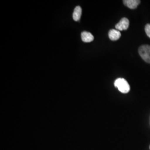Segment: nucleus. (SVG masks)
I'll return each instance as SVG.
<instances>
[{
	"label": "nucleus",
	"instance_id": "f257e3e1",
	"mask_svg": "<svg viewBox=\"0 0 150 150\" xmlns=\"http://www.w3.org/2000/svg\"><path fill=\"white\" fill-rule=\"evenodd\" d=\"M115 86L118 88V90L123 93H127L130 90V86L129 83L125 79L118 78L115 81Z\"/></svg>",
	"mask_w": 150,
	"mask_h": 150
},
{
	"label": "nucleus",
	"instance_id": "423d86ee",
	"mask_svg": "<svg viewBox=\"0 0 150 150\" xmlns=\"http://www.w3.org/2000/svg\"><path fill=\"white\" fill-rule=\"evenodd\" d=\"M81 39L84 42H91L94 40V37L91 33L85 31L81 33Z\"/></svg>",
	"mask_w": 150,
	"mask_h": 150
},
{
	"label": "nucleus",
	"instance_id": "f03ea898",
	"mask_svg": "<svg viewBox=\"0 0 150 150\" xmlns=\"http://www.w3.org/2000/svg\"><path fill=\"white\" fill-rule=\"evenodd\" d=\"M139 53L141 58L147 63L150 64V46L142 45L139 47Z\"/></svg>",
	"mask_w": 150,
	"mask_h": 150
},
{
	"label": "nucleus",
	"instance_id": "6e6552de",
	"mask_svg": "<svg viewBox=\"0 0 150 150\" xmlns=\"http://www.w3.org/2000/svg\"><path fill=\"white\" fill-rule=\"evenodd\" d=\"M145 32L149 38H150V24H147L145 26Z\"/></svg>",
	"mask_w": 150,
	"mask_h": 150
},
{
	"label": "nucleus",
	"instance_id": "20e7f679",
	"mask_svg": "<svg viewBox=\"0 0 150 150\" xmlns=\"http://www.w3.org/2000/svg\"><path fill=\"white\" fill-rule=\"evenodd\" d=\"M123 4L131 9H135L137 7L141 1L139 0H124Z\"/></svg>",
	"mask_w": 150,
	"mask_h": 150
},
{
	"label": "nucleus",
	"instance_id": "7ed1b4c3",
	"mask_svg": "<svg viewBox=\"0 0 150 150\" xmlns=\"http://www.w3.org/2000/svg\"><path fill=\"white\" fill-rule=\"evenodd\" d=\"M129 20L127 18H122L120 21L118 22L117 24H116L115 28L118 31H123V30H126L128 29L129 27Z\"/></svg>",
	"mask_w": 150,
	"mask_h": 150
},
{
	"label": "nucleus",
	"instance_id": "0eeeda50",
	"mask_svg": "<svg viewBox=\"0 0 150 150\" xmlns=\"http://www.w3.org/2000/svg\"><path fill=\"white\" fill-rule=\"evenodd\" d=\"M82 15V8L80 6H76L73 13L72 17L74 20L75 21H78L80 20L81 17Z\"/></svg>",
	"mask_w": 150,
	"mask_h": 150
},
{
	"label": "nucleus",
	"instance_id": "1a4fd4ad",
	"mask_svg": "<svg viewBox=\"0 0 150 150\" xmlns=\"http://www.w3.org/2000/svg\"></svg>",
	"mask_w": 150,
	"mask_h": 150
},
{
	"label": "nucleus",
	"instance_id": "39448f33",
	"mask_svg": "<svg viewBox=\"0 0 150 150\" xmlns=\"http://www.w3.org/2000/svg\"><path fill=\"white\" fill-rule=\"evenodd\" d=\"M121 36V32L117 30L112 29L108 32V37L112 41L118 40Z\"/></svg>",
	"mask_w": 150,
	"mask_h": 150
}]
</instances>
